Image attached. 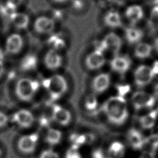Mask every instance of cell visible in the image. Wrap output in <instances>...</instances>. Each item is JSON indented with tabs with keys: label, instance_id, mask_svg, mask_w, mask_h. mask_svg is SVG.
I'll list each match as a JSON object with an SVG mask.
<instances>
[{
	"label": "cell",
	"instance_id": "obj_1",
	"mask_svg": "<svg viewBox=\"0 0 158 158\" xmlns=\"http://www.w3.org/2000/svg\"><path fill=\"white\" fill-rule=\"evenodd\" d=\"M102 110L107 120L115 125L123 124L128 115L126 101L119 96L107 99L102 104Z\"/></svg>",
	"mask_w": 158,
	"mask_h": 158
},
{
	"label": "cell",
	"instance_id": "obj_2",
	"mask_svg": "<svg viewBox=\"0 0 158 158\" xmlns=\"http://www.w3.org/2000/svg\"><path fill=\"white\" fill-rule=\"evenodd\" d=\"M42 86L47 91L51 101H56L62 98L68 89L66 79L59 74L53 75L44 79L42 81Z\"/></svg>",
	"mask_w": 158,
	"mask_h": 158
},
{
	"label": "cell",
	"instance_id": "obj_3",
	"mask_svg": "<svg viewBox=\"0 0 158 158\" xmlns=\"http://www.w3.org/2000/svg\"><path fill=\"white\" fill-rule=\"evenodd\" d=\"M40 85L35 80L30 78L19 79L15 86V93L20 100L25 102L31 101L37 93Z\"/></svg>",
	"mask_w": 158,
	"mask_h": 158
},
{
	"label": "cell",
	"instance_id": "obj_4",
	"mask_svg": "<svg viewBox=\"0 0 158 158\" xmlns=\"http://www.w3.org/2000/svg\"><path fill=\"white\" fill-rule=\"evenodd\" d=\"M39 136L36 133H33L22 136L17 141L18 149L23 154L33 153L38 143Z\"/></svg>",
	"mask_w": 158,
	"mask_h": 158
},
{
	"label": "cell",
	"instance_id": "obj_5",
	"mask_svg": "<svg viewBox=\"0 0 158 158\" xmlns=\"http://www.w3.org/2000/svg\"><path fill=\"white\" fill-rule=\"evenodd\" d=\"M131 103L136 110L152 107L155 103V98L151 94L144 91L134 93L131 98Z\"/></svg>",
	"mask_w": 158,
	"mask_h": 158
},
{
	"label": "cell",
	"instance_id": "obj_6",
	"mask_svg": "<svg viewBox=\"0 0 158 158\" xmlns=\"http://www.w3.org/2000/svg\"><path fill=\"white\" fill-rule=\"evenodd\" d=\"M154 77L151 67L146 65L138 66L134 72L135 83L139 87H143L149 84Z\"/></svg>",
	"mask_w": 158,
	"mask_h": 158
},
{
	"label": "cell",
	"instance_id": "obj_7",
	"mask_svg": "<svg viewBox=\"0 0 158 158\" xmlns=\"http://www.w3.org/2000/svg\"><path fill=\"white\" fill-rule=\"evenodd\" d=\"M51 119L60 125L67 126L71 122L72 115L68 109L59 104H54L52 106Z\"/></svg>",
	"mask_w": 158,
	"mask_h": 158
},
{
	"label": "cell",
	"instance_id": "obj_8",
	"mask_svg": "<svg viewBox=\"0 0 158 158\" xmlns=\"http://www.w3.org/2000/svg\"><path fill=\"white\" fill-rule=\"evenodd\" d=\"M11 120L19 127L27 128L33 125L35 118L33 114L30 110L22 109L18 110L12 115Z\"/></svg>",
	"mask_w": 158,
	"mask_h": 158
},
{
	"label": "cell",
	"instance_id": "obj_9",
	"mask_svg": "<svg viewBox=\"0 0 158 158\" xmlns=\"http://www.w3.org/2000/svg\"><path fill=\"white\" fill-rule=\"evenodd\" d=\"M110 77L107 73H101L97 75L92 80L91 88L94 93L101 94L109 88Z\"/></svg>",
	"mask_w": 158,
	"mask_h": 158
},
{
	"label": "cell",
	"instance_id": "obj_10",
	"mask_svg": "<svg viewBox=\"0 0 158 158\" xmlns=\"http://www.w3.org/2000/svg\"><path fill=\"white\" fill-rule=\"evenodd\" d=\"M106 58L103 52L95 49L89 53L85 59V65L89 70H98L103 67Z\"/></svg>",
	"mask_w": 158,
	"mask_h": 158
},
{
	"label": "cell",
	"instance_id": "obj_11",
	"mask_svg": "<svg viewBox=\"0 0 158 158\" xmlns=\"http://www.w3.org/2000/svg\"><path fill=\"white\" fill-rule=\"evenodd\" d=\"M55 28V22L50 17L41 16L38 17L34 22L35 31L41 34H49L53 31Z\"/></svg>",
	"mask_w": 158,
	"mask_h": 158
},
{
	"label": "cell",
	"instance_id": "obj_12",
	"mask_svg": "<svg viewBox=\"0 0 158 158\" xmlns=\"http://www.w3.org/2000/svg\"><path fill=\"white\" fill-rule=\"evenodd\" d=\"M131 64V59L128 56L117 54L111 60L110 67L114 72L124 74L129 70Z\"/></svg>",
	"mask_w": 158,
	"mask_h": 158
},
{
	"label": "cell",
	"instance_id": "obj_13",
	"mask_svg": "<svg viewBox=\"0 0 158 158\" xmlns=\"http://www.w3.org/2000/svg\"><path fill=\"white\" fill-rule=\"evenodd\" d=\"M144 15V12L143 7L138 4H133L127 7L125 11V16L131 26H135L141 22Z\"/></svg>",
	"mask_w": 158,
	"mask_h": 158
},
{
	"label": "cell",
	"instance_id": "obj_14",
	"mask_svg": "<svg viewBox=\"0 0 158 158\" xmlns=\"http://www.w3.org/2000/svg\"><path fill=\"white\" fill-rule=\"evenodd\" d=\"M23 45V41L22 36L18 33H12L6 40V51L9 54H16L21 51Z\"/></svg>",
	"mask_w": 158,
	"mask_h": 158
},
{
	"label": "cell",
	"instance_id": "obj_15",
	"mask_svg": "<svg viewBox=\"0 0 158 158\" xmlns=\"http://www.w3.org/2000/svg\"><path fill=\"white\" fill-rule=\"evenodd\" d=\"M106 50H109L117 55L122 47V40L120 37L114 32L107 34L102 41Z\"/></svg>",
	"mask_w": 158,
	"mask_h": 158
},
{
	"label": "cell",
	"instance_id": "obj_16",
	"mask_svg": "<svg viewBox=\"0 0 158 158\" xmlns=\"http://www.w3.org/2000/svg\"><path fill=\"white\" fill-rule=\"evenodd\" d=\"M44 63L48 69L55 70L61 67L62 64V58L56 50L51 49L44 56Z\"/></svg>",
	"mask_w": 158,
	"mask_h": 158
},
{
	"label": "cell",
	"instance_id": "obj_17",
	"mask_svg": "<svg viewBox=\"0 0 158 158\" xmlns=\"http://www.w3.org/2000/svg\"><path fill=\"white\" fill-rule=\"evenodd\" d=\"M143 31L135 26H131L126 28L125 37L127 42L131 44H137L141 42L144 37Z\"/></svg>",
	"mask_w": 158,
	"mask_h": 158
},
{
	"label": "cell",
	"instance_id": "obj_18",
	"mask_svg": "<svg viewBox=\"0 0 158 158\" xmlns=\"http://www.w3.org/2000/svg\"><path fill=\"white\" fill-rule=\"evenodd\" d=\"M127 139L130 144L135 149H141L143 148L144 139L139 131L130 128L127 133Z\"/></svg>",
	"mask_w": 158,
	"mask_h": 158
},
{
	"label": "cell",
	"instance_id": "obj_19",
	"mask_svg": "<svg viewBox=\"0 0 158 158\" xmlns=\"http://www.w3.org/2000/svg\"><path fill=\"white\" fill-rule=\"evenodd\" d=\"M10 20L14 26L17 29H25L28 26L30 19L27 14L15 12L10 15Z\"/></svg>",
	"mask_w": 158,
	"mask_h": 158
},
{
	"label": "cell",
	"instance_id": "obj_20",
	"mask_svg": "<svg viewBox=\"0 0 158 158\" xmlns=\"http://www.w3.org/2000/svg\"><path fill=\"white\" fill-rule=\"evenodd\" d=\"M153 51V47L148 43L140 42L136 44L134 49V55L140 59H144L149 57Z\"/></svg>",
	"mask_w": 158,
	"mask_h": 158
},
{
	"label": "cell",
	"instance_id": "obj_21",
	"mask_svg": "<svg viewBox=\"0 0 158 158\" xmlns=\"http://www.w3.org/2000/svg\"><path fill=\"white\" fill-rule=\"evenodd\" d=\"M104 22L110 28H118L122 25L121 16L118 12L115 10L107 12L104 17Z\"/></svg>",
	"mask_w": 158,
	"mask_h": 158
},
{
	"label": "cell",
	"instance_id": "obj_22",
	"mask_svg": "<svg viewBox=\"0 0 158 158\" xmlns=\"http://www.w3.org/2000/svg\"><path fill=\"white\" fill-rule=\"evenodd\" d=\"M62 133L58 129L54 128H48L46 136V142L51 146H56L60 143L62 140Z\"/></svg>",
	"mask_w": 158,
	"mask_h": 158
},
{
	"label": "cell",
	"instance_id": "obj_23",
	"mask_svg": "<svg viewBox=\"0 0 158 158\" xmlns=\"http://www.w3.org/2000/svg\"><path fill=\"white\" fill-rule=\"evenodd\" d=\"M125 153V146L120 141H114L108 148V154L111 158H121Z\"/></svg>",
	"mask_w": 158,
	"mask_h": 158
},
{
	"label": "cell",
	"instance_id": "obj_24",
	"mask_svg": "<svg viewBox=\"0 0 158 158\" xmlns=\"http://www.w3.org/2000/svg\"><path fill=\"white\" fill-rule=\"evenodd\" d=\"M99 102L96 94H88L84 100V107L89 113H96L98 110Z\"/></svg>",
	"mask_w": 158,
	"mask_h": 158
},
{
	"label": "cell",
	"instance_id": "obj_25",
	"mask_svg": "<svg viewBox=\"0 0 158 158\" xmlns=\"http://www.w3.org/2000/svg\"><path fill=\"white\" fill-rule=\"evenodd\" d=\"M157 117V111L155 110H152L147 115H145L139 118L141 126L144 129H150L152 128L156 121Z\"/></svg>",
	"mask_w": 158,
	"mask_h": 158
},
{
	"label": "cell",
	"instance_id": "obj_26",
	"mask_svg": "<svg viewBox=\"0 0 158 158\" xmlns=\"http://www.w3.org/2000/svg\"><path fill=\"white\" fill-rule=\"evenodd\" d=\"M37 65V59L35 56L31 54L26 56L21 61L20 68L23 71H31Z\"/></svg>",
	"mask_w": 158,
	"mask_h": 158
},
{
	"label": "cell",
	"instance_id": "obj_27",
	"mask_svg": "<svg viewBox=\"0 0 158 158\" xmlns=\"http://www.w3.org/2000/svg\"><path fill=\"white\" fill-rule=\"evenodd\" d=\"M69 140L71 143V147L78 149L81 146L87 144L86 134L72 133L70 136Z\"/></svg>",
	"mask_w": 158,
	"mask_h": 158
},
{
	"label": "cell",
	"instance_id": "obj_28",
	"mask_svg": "<svg viewBox=\"0 0 158 158\" xmlns=\"http://www.w3.org/2000/svg\"><path fill=\"white\" fill-rule=\"evenodd\" d=\"M145 145L149 148V151L146 152L153 156V154L158 148V134L152 135L144 139V146Z\"/></svg>",
	"mask_w": 158,
	"mask_h": 158
},
{
	"label": "cell",
	"instance_id": "obj_29",
	"mask_svg": "<svg viewBox=\"0 0 158 158\" xmlns=\"http://www.w3.org/2000/svg\"><path fill=\"white\" fill-rule=\"evenodd\" d=\"M49 43L51 46V49L56 51L59 49L62 48L65 45V43L63 40L55 36H52L50 38L49 40Z\"/></svg>",
	"mask_w": 158,
	"mask_h": 158
},
{
	"label": "cell",
	"instance_id": "obj_30",
	"mask_svg": "<svg viewBox=\"0 0 158 158\" xmlns=\"http://www.w3.org/2000/svg\"><path fill=\"white\" fill-rule=\"evenodd\" d=\"M65 158H82L78 149L70 147L65 154Z\"/></svg>",
	"mask_w": 158,
	"mask_h": 158
},
{
	"label": "cell",
	"instance_id": "obj_31",
	"mask_svg": "<svg viewBox=\"0 0 158 158\" xmlns=\"http://www.w3.org/2000/svg\"><path fill=\"white\" fill-rule=\"evenodd\" d=\"M39 158H60L59 154L52 149H46L42 151Z\"/></svg>",
	"mask_w": 158,
	"mask_h": 158
},
{
	"label": "cell",
	"instance_id": "obj_32",
	"mask_svg": "<svg viewBox=\"0 0 158 158\" xmlns=\"http://www.w3.org/2000/svg\"><path fill=\"white\" fill-rule=\"evenodd\" d=\"M118 96L123 97L130 91V86L129 85H118L116 86Z\"/></svg>",
	"mask_w": 158,
	"mask_h": 158
},
{
	"label": "cell",
	"instance_id": "obj_33",
	"mask_svg": "<svg viewBox=\"0 0 158 158\" xmlns=\"http://www.w3.org/2000/svg\"><path fill=\"white\" fill-rule=\"evenodd\" d=\"M9 121V118L7 115L2 112L0 111V128L6 127Z\"/></svg>",
	"mask_w": 158,
	"mask_h": 158
},
{
	"label": "cell",
	"instance_id": "obj_34",
	"mask_svg": "<svg viewBox=\"0 0 158 158\" xmlns=\"http://www.w3.org/2000/svg\"><path fill=\"white\" fill-rule=\"evenodd\" d=\"M23 0H7L6 6L13 10H16V9L22 4Z\"/></svg>",
	"mask_w": 158,
	"mask_h": 158
},
{
	"label": "cell",
	"instance_id": "obj_35",
	"mask_svg": "<svg viewBox=\"0 0 158 158\" xmlns=\"http://www.w3.org/2000/svg\"><path fill=\"white\" fill-rule=\"evenodd\" d=\"M106 156L104 151L101 148L94 149L91 153L92 158H104Z\"/></svg>",
	"mask_w": 158,
	"mask_h": 158
},
{
	"label": "cell",
	"instance_id": "obj_36",
	"mask_svg": "<svg viewBox=\"0 0 158 158\" xmlns=\"http://www.w3.org/2000/svg\"><path fill=\"white\" fill-rule=\"evenodd\" d=\"M40 123L41 126L47 127L49 125V120H48L46 117H41L40 119Z\"/></svg>",
	"mask_w": 158,
	"mask_h": 158
},
{
	"label": "cell",
	"instance_id": "obj_37",
	"mask_svg": "<svg viewBox=\"0 0 158 158\" xmlns=\"http://www.w3.org/2000/svg\"><path fill=\"white\" fill-rule=\"evenodd\" d=\"M151 69L154 75H158V61L154 62L152 67H151Z\"/></svg>",
	"mask_w": 158,
	"mask_h": 158
},
{
	"label": "cell",
	"instance_id": "obj_38",
	"mask_svg": "<svg viewBox=\"0 0 158 158\" xmlns=\"http://www.w3.org/2000/svg\"><path fill=\"white\" fill-rule=\"evenodd\" d=\"M4 72H5V67H4V63L1 60H0V78H1V77L3 75Z\"/></svg>",
	"mask_w": 158,
	"mask_h": 158
},
{
	"label": "cell",
	"instance_id": "obj_39",
	"mask_svg": "<svg viewBox=\"0 0 158 158\" xmlns=\"http://www.w3.org/2000/svg\"><path fill=\"white\" fill-rule=\"evenodd\" d=\"M152 47H153V49L158 53V36L154 39Z\"/></svg>",
	"mask_w": 158,
	"mask_h": 158
},
{
	"label": "cell",
	"instance_id": "obj_40",
	"mask_svg": "<svg viewBox=\"0 0 158 158\" xmlns=\"http://www.w3.org/2000/svg\"><path fill=\"white\" fill-rule=\"evenodd\" d=\"M52 1L56 2H58V3H63V2H65L68 1L69 0H52Z\"/></svg>",
	"mask_w": 158,
	"mask_h": 158
},
{
	"label": "cell",
	"instance_id": "obj_41",
	"mask_svg": "<svg viewBox=\"0 0 158 158\" xmlns=\"http://www.w3.org/2000/svg\"><path fill=\"white\" fill-rule=\"evenodd\" d=\"M154 93H155V94H156V96H158V84L155 86Z\"/></svg>",
	"mask_w": 158,
	"mask_h": 158
},
{
	"label": "cell",
	"instance_id": "obj_42",
	"mask_svg": "<svg viewBox=\"0 0 158 158\" xmlns=\"http://www.w3.org/2000/svg\"><path fill=\"white\" fill-rule=\"evenodd\" d=\"M153 6L158 7V0H153Z\"/></svg>",
	"mask_w": 158,
	"mask_h": 158
},
{
	"label": "cell",
	"instance_id": "obj_43",
	"mask_svg": "<svg viewBox=\"0 0 158 158\" xmlns=\"http://www.w3.org/2000/svg\"><path fill=\"white\" fill-rule=\"evenodd\" d=\"M1 156H2V151H1V149L0 148V158H1Z\"/></svg>",
	"mask_w": 158,
	"mask_h": 158
},
{
	"label": "cell",
	"instance_id": "obj_44",
	"mask_svg": "<svg viewBox=\"0 0 158 158\" xmlns=\"http://www.w3.org/2000/svg\"><path fill=\"white\" fill-rule=\"evenodd\" d=\"M104 158H111V157H110L109 156H108V157H107V156H106Z\"/></svg>",
	"mask_w": 158,
	"mask_h": 158
}]
</instances>
